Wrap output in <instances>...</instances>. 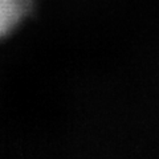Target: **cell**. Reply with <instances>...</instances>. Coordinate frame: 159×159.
Wrapping results in <instances>:
<instances>
[{
  "label": "cell",
  "instance_id": "6da1fadb",
  "mask_svg": "<svg viewBox=\"0 0 159 159\" xmlns=\"http://www.w3.org/2000/svg\"><path fill=\"white\" fill-rule=\"evenodd\" d=\"M29 7V0H0V37L20 21Z\"/></svg>",
  "mask_w": 159,
  "mask_h": 159
}]
</instances>
